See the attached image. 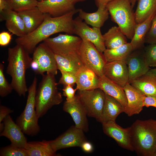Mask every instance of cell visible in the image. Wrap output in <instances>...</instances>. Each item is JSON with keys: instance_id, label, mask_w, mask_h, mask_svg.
<instances>
[{"instance_id": "5b68a950", "label": "cell", "mask_w": 156, "mask_h": 156, "mask_svg": "<svg viewBox=\"0 0 156 156\" xmlns=\"http://www.w3.org/2000/svg\"><path fill=\"white\" fill-rule=\"evenodd\" d=\"M106 8L112 21L116 23L127 38L131 40L136 25L129 0H113Z\"/></svg>"}, {"instance_id": "b9f144b4", "label": "cell", "mask_w": 156, "mask_h": 156, "mask_svg": "<svg viewBox=\"0 0 156 156\" xmlns=\"http://www.w3.org/2000/svg\"><path fill=\"white\" fill-rule=\"evenodd\" d=\"M14 111L6 106L1 105L0 106V123L2 122L5 118Z\"/></svg>"}, {"instance_id": "f35d334b", "label": "cell", "mask_w": 156, "mask_h": 156, "mask_svg": "<svg viewBox=\"0 0 156 156\" xmlns=\"http://www.w3.org/2000/svg\"><path fill=\"white\" fill-rule=\"evenodd\" d=\"M73 87L71 85L65 86L62 89L63 95L66 97V101L67 102H71L75 98V94L77 90L76 88L74 89Z\"/></svg>"}, {"instance_id": "60d3db41", "label": "cell", "mask_w": 156, "mask_h": 156, "mask_svg": "<svg viewBox=\"0 0 156 156\" xmlns=\"http://www.w3.org/2000/svg\"><path fill=\"white\" fill-rule=\"evenodd\" d=\"M143 106L147 107L151 106L156 108V97L153 96L145 95L143 101Z\"/></svg>"}, {"instance_id": "d4e9b609", "label": "cell", "mask_w": 156, "mask_h": 156, "mask_svg": "<svg viewBox=\"0 0 156 156\" xmlns=\"http://www.w3.org/2000/svg\"><path fill=\"white\" fill-rule=\"evenodd\" d=\"M156 12V11L153 13L147 19L141 23L136 24L134 35L130 42L133 50L143 48L146 36Z\"/></svg>"}, {"instance_id": "816d5d0a", "label": "cell", "mask_w": 156, "mask_h": 156, "mask_svg": "<svg viewBox=\"0 0 156 156\" xmlns=\"http://www.w3.org/2000/svg\"><path fill=\"white\" fill-rule=\"evenodd\" d=\"M37 0L38 2H40V1H41L44 0Z\"/></svg>"}, {"instance_id": "4fadbf2b", "label": "cell", "mask_w": 156, "mask_h": 156, "mask_svg": "<svg viewBox=\"0 0 156 156\" xmlns=\"http://www.w3.org/2000/svg\"><path fill=\"white\" fill-rule=\"evenodd\" d=\"M129 74L128 83L146 74L150 69L144 55L143 48L133 50L125 60Z\"/></svg>"}, {"instance_id": "d6986e66", "label": "cell", "mask_w": 156, "mask_h": 156, "mask_svg": "<svg viewBox=\"0 0 156 156\" xmlns=\"http://www.w3.org/2000/svg\"><path fill=\"white\" fill-rule=\"evenodd\" d=\"M1 21H5L8 31L18 37L27 34L25 26L18 12L6 8L0 13Z\"/></svg>"}, {"instance_id": "3957f363", "label": "cell", "mask_w": 156, "mask_h": 156, "mask_svg": "<svg viewBox=\"0 0 156 156\" xmlns=\"http://www.w3.org/2000/svg\"><path fill=\"white\" fill-rule=\"evenodd\" d=\"M134 151L139 155L153 156L156 151V120H136L130 127Z\"/></svg>"}, {"instance_id": "30bf717a", "label": "cell", "mask_w": 156, "mask_h": 156, "mask_svg": "<svg viewBox=\"0 0 156 156\" xmlns=\"http://www.w3.org/2000/svg\"><path fill=\"white\" fill-rule=\"evenodd\" d=\"M73 23L74 34L93 44L100 52H104L106 48L100 28L90 27L79 16L74 19Z\"/></svg>"}, {"instance_id": "681fc988", "label": "cell", "mask_w": 156, "mask_h": 156, "mask_svg": "<svg viewBox=\"0 0 156 156\" xmlns=\"http://www.w3.org/2000/svg\"><path fill=\"white\" fill-rule=\"evenodd\" d=\"M74 4H75V3L79 2H83L85 1L86 0H70Z\"/></svg>"}, {"instance_id": "277c9868", "label": "cell", "mask_w": 156, "mask_h": 156, "mask_svg": "<svg viewBox=\"0 0 156 156\" xmlns=\"http://www.w3.org/2000/svg\"><path fill=\"white\" fill-rule=\"evenodd\" d=\"M55 75L49 73L42 75L37 89L35 109L38 118L42 117L53 106L63 101L62 94L58 91Z\"/></svg>"}, {"instance_id": "603a6c76", "label": "cell", "mask_w": 156, "mask_h": 156, "mask_svg": "<svg viewBox=\"0 0 156 156\" xmlns=\"http://www.w3.org/2000/svg\"><path fill=\"white\" fill-rule=\"evenodd\" d=\"M18 13L23 21L27 34L38 28L43 22L47 14L42 12L37 7Z\"/></svg>"}, {"instance_id": "ffe728a7", "label": "cell", "mask_w": 156, "mask_h": 156, "mask_svg": "<svg viewBox=\"0 0 156 156\" xmlns=\"http://www.w3.org/2000/svg\"><path fill=\"white\" fill-rule=\"evenodd\" d=\"M127 101L124 112L129 116L139 114L142 110L145 95L130 83H127L123 87Z\"/></svg>"}, {"instance_id": "ee69618b", "label": "cell", "mask_w": 156, "mask_h": 156, "mask_svg": "<svg viewBox=\"0 0 156 156\" xmlns=\"http://www.w3.org/2000/svg\"><path fill=\"white\" fill-rule=\"evenodd\" d=\"M81 147L83 151L86 153H91L93 150L92 144L87 141L82 143Z\"/></svg>"}, {"instance_id": "484cf974", "label": "cell", "mask_w": 156, "mask_h": 156, "mask_svg": "<svg viewBox=\"0 0 156 156\" xmlns=\"http://www.w3.org/2000/svg\"><path fill=\"white\" fill-rule=\"evenodd\" d=\"M142 94L156 97V77L146 73L130 83Z\"/></svg>"}, {"instance_id": "1f68e13d", "label": "cell", "mask_w": 156, "mask_h": 156, "mask_svg": "<svg viewBox=\"0 0 156 156\" xmlns=\"http://www.w3.org/2000/svg\"><path fill=\"white\" fill-rule=\"evenodd\" d=\"M133 51L130 42H127L115 48L106 49L103 55L106 62L125 60Z\"/></svg>"}, {"instance_id": "bcb514c9", "label": "cell", "mask_w": 156, "mask_h": 156, "mask_svg": "<svg viewBox=\"0 0 156 156\" xmlns=\"http://www.w3.org/2000/svg\"><path fill=\"white\" fill-rule=\"evenodd\" d=\"M6 8L5 0H0V13L1 12Z\"/></svg>"}, {"instance_id": "d590c367", "label": "cell", "mask_w": 156, "mask_h": 156, "mask_svg": "<svg viewBox=\"0 0 156 156\" xmlns=\"http://www.w3.org/2000/svg\"><path fill=\"white\" fill-rule=\"evenodd\" d=\"M144 55L149 67H156V44H150L144 49Z\"/></svg>"}, {"instance_id": "cb8c5ba5", "label": "cell", "mask_w": 156, "mask_h": 156, "mask_svg": "<svg viewBox=\"0 0 156 156\" xmlns=\"http://www.w3.org/2000/svg\"><path fill=\"white\" fill-rule=\"evenodd\" d=\"M79 16L88 25L92 27L100 28L108 19L109 14L107 8H98L93 13H88L81 9H78Z\"/></svg>"}, {"instance_id": "7bdbcfd3", "label": "cell", "mask_w": 156, "mask_h": 156, "mask_svg": "<svg viewBox=\"0 0 156 156\" xmlns=\"http://www.w3.org/2000/svg\"><path fill=\"white\" fill-rule=\"evenodd\" d=\"M30 67L35 74L41 75L40 65L36 60L32 58L31 64Z\"/></svg>"}, {"instance_id": "74e56055", "label": "cell", "mask_w": 156, "mask_h": 156, "mask_svg": "<svg viewBox=\"0 0 156 156\" xmlns=\"http://www.w3.org/2000/svg\"><path fill=\"white\" fill-rule=\"evenodd\" d=\"M144 42L149 44H156V12L146 36Z\"/></svg>"}, {"instance_id": "8992f818", "label": "cell", "mask_w": 156, "mask_h": 156, "mask_svg": "<svg viewBox=\"0 0 156 156\" xmlns=\"http://www.w3.org/2000/svg\"><path fill=\"white\" fill-rule=\"evenodd\" d=\"M38 79L35 77L32 83L28 88V94L26 104L23 112L16 118V123L23 133L34 136L40 132L38 118L35 109V96Z\"/></svg>"}, {"instance_id": "e0dca14e", "label": "cell", "mask_w": 156, "mask_h": 156, "mask_svg": "<svg viewBox=\"0 0 156 156\" xmlns=\"http://www.w3.org/2000/svg\"><path fill=\"white\" fill-rule=\"evenodd\" d=\"M74 5L70 0H44L38 2L37 7L43 13L56 17L76 10Z\"/></svg>"}, {"instance_id": "8fae6325", "label": "cell", "mask_w": 156, "mask_h": 156, "mask_svg": "<svg viewBox=\"0 0 156 156\" xmlns=\"http://www.w3.org/2000/svg\"><path fill=\"white\" fill-rule=\"evenodd\" d=\"M86 141L84 131L74 126L55 139L49 141L53 150L56 152L62 149L81 147L82 143Z\"/></svg>"}, {"instance_id": "8d00e7d4", "label": "cell", "mask_w": 156, "mask_h": 156, "mask_svg": "<svg viewBox=\"0 0 156 156\" xmlns=\"http://www.w3.org/2000/svg\"><path fill=\"white\" fill-rule=\"evenodd\" d=\"M61 76L58 83L64 86L71 85L73 86L77 81L76 75L72 73L63 70L60 71Z\"/></svg>"}, {"instance_id": "7c38bea8", "label": "cell", "mask_w": 156, "mask_h": 156, "mask_svg": "<svg viewBox=\"0 0 156 156\" xmlns=\"http://www.w3.org/2000/svg\"><path fill=\"white\" fill-rule=\"evenodd\" d=\"M33 53L32 58L38 62L42 75L45 72L55 75L57 74L55 54L46 44L43 42L40 44Z\"/></svg>"}, {"instance_id": "83f0119b", "label": "cell", "mask_w": 156, "mask_h": 156, "mask_svg": "<svg viewBox=\"0 0 156 156\" xmlns=\"http://www.w3.org/2000/svg\"><path fill=\"white\" fill-rule=\"evenodd\" d=\"M25 148L28 156H57L53 150L49 141L42 140L27 142Z\"/></svg>"}, {"instance_id": "2e32d148", "label": "cell", "mask_w": 156, "mask_h": 156, "mask_svg": "<svg viewBox=\"0 0 156 156\" xmlns=\"http://www.w3.org/2000/svg\"><path fill=\"white\" fill-rule=\"evenodd\" d=\"M63 110L71 116L77 128L87 132L88 124L86 109L78 95H76L74 100L70 102H64Z\"/></svg>"}, {"instance_id": "f546056e", "label": "cell", "mask_w": 156, "mask_h": 156, "mask_svg": "<svg viewBox=\"0 0 156 156\" xmlns=\"http://www.w3.org/2000/svg\"><path fill=\"white\" fill-rule=\"evenodd\" d=\"M103 36L107 49L115 48L127 43V37L118 26L112 27Z\"/></svg>"}, {"instance_id": "7402d4cb", "label": "cell", "mask_w": 156, "mask_h": 156, "mask_svg": "<svg viewBox=\"0 0 156 156\" xmlns=\"http://www.w3.org/2000/svg\"><path fill=\"white\" fill-rule=\"evenodd\" d=\"M99 88L118 101L124 107L127 103L126 96L123 87L112 82L104 75L100 77Z\"/></svg>"}, {"instance_id": "d6a6232c", "label": "cell", "mask_w": 156, "mask_h": 156, "mask_svg": "<svg viewBox=\"0 0 156 156\" xmlns=\"http://www.w3.org/2000/svg\"><path fill=\"white\" fill-rule=\"evenodd\" d=\"M5 0L6 8L17 12L25 11L36 7L38 2L37 0Z\"/></svg>"}, {"instance_id": "c3c4849f", "label": "cell", "mask_w": 156, "mask_h": 156, "mask_svg": "<svg viewBox=\"0 0 156 156\" xmlns=\"http://www.w3.org/2000/svg\"><path fill=\"white\" fill-rule=\"evenodd\" d=\"M129 0L131 3L132 7V8H133L134 7L135 5V4L138 1V0Z\"/></svg>"}, {"instance_id": "5bb4252c", "label": "cell", "mask_w": 156, "mask_h": 156, "mask_svg": "<svg viewBox=\"0 0 156 156\" xmlns=\"http://www.w3.org/2000/svg\"><path fill=\"white\" fill-rule=\"evenodd\" d=\"M102 124L105 134L114 139L122 148L134 151L131 142L130 127L123 128L115 121H109Z\"/></svg>"}, {"instance_id": "9a60e30c", "label": "cell", "mask_w": 156, "mask_h": 156, "mask_svg": "<svg viewBox=\"0 0 156 156\" xmlns=\"http://www.w3.org/2000/svg\"><path fill=\"white\" fill-rule=\"evenodd\" d=\"M103 74L108 79L123 88L128 83V71L125 60L106 62Z\"/></svg>"}, {"instance_id": "f1b7e54d", "label": "cell", "mask_w": 156, "mask_h": 156, "mask_svg": "<svg viewBox=\"0 0 156 156\" xmlns=\"http://www.w3.org/2000/svg\"><path fill=\"white\" fill-rule=\"evenodd\" d=\"M58 70L76 75L79 70L84 66L79 55L64 57L55 54Z\"/></svg>"}, {"instance_id": "f907efd6", "label": "cell", "mask_w": 156, "mask_h": 156, "mask_svg": "<svg viewBox=\"0 0 156 156\" xmlns=\"http://www.w3.org/2000/svg\"><path fill=\"white\" fill-rule=\"evenodd\" d=\"M153 156H156V151L153 155Z\"/></svg>"}, {"instance_id": "e575fe53", "label": "cell", "mask_w": 156, "mask_h": 156, "mask_svg": "<svg viewBox=\"0 0 156 156\" xmlns=\"http://www.w3.org/2000/svg\"><path fill=\"white\" fill-rule=\"evenodd\" d=\"M4 66L0 64V96L2 97H5L11 93L13 90L11 84L5 78L4 73Z\"/></svg>"}, {"instance_id": "4dcf8cb0", "label": "cell", "mask_w": 156, "mask_h": 156, "mask_svg": "<svg viewBox=\"0 0 156 156\" xmlns=\"http://www.w3.org/2000/svg\"><path fill=\"white\" fill-rule=\"evenodd\" d=\"M134 12L136 24L141 23L156 11V0H138Z\"/></svg>"}, {"instance_id": "f6af8a7d", "label": "cell", "mask_w": 156, "mask_h": 156, "mask_svg": "<svg viewBox=\"0 0 156 156\" xmlns=\"http://www.w3.org/2000/svg\"><path fill=\"white\" fill-rule=\"evenodd\" d=\"M113 0H94L95 4L98 8H105L107 4Z\"/></svg>"}, {"instance_id": "ab89813d", "label": "cell", "mask_w": 156, "mask_h": 156, "mask_svg": "<svg viewBox=\"0 0 156 156\" xmlns=\"http://www.w3.org/2000/svg\"><path fill=\"white\" fill-rule=\"evenodd\" d=\"M9 31H3L0 33V45L1 47H5L8 45L12 39V34Z\"/></svg>"}, {"instance_id": "6da1fadb", "label": "cell", "mask_w": 156, "mask_h": 156, "mask_svg": "<svg viewBox=\"0 0 156 156\" xmlns=\"http://www.w3.org/2000/svg\"><path fill=\"white\" fill-rule=\"evenodd\" d=\"M78 12V9H76L56 17L47 14L43 22L38 28L25 36L18 37L15 42L31 54L33 53L39 43L53 34L60 32L74 34L73 17Z\"/></svg>"}, {"instance_id": "7dc6e473", "label": "cell", "mask_w": 156, "mask_h": 156, "mask_svg": "<svg viewBox=\"0 0 156 156\" xmlns=\"http://www.w3.org/2000/svg\"><path fill=\"white\" fill-rule=\"evenodd\" d=\"M146 73L156 77V67L154 68L150 69Z\"/></svg>"}, {"instance_id": "4316f807", "label": "cell", "mask_w": 156, "mask_h": 156, "mask_svg": "<svg viewBox=\"0 0 156 156\" xmlns=\"http://www.w3.org/2000/svg\"><path fill=\"white\" fill-rule=\"evenodd\" d=\"M124 107L118 101L105 94V103L101 123L115 121L117 117L120 113L124 112Z\"/></svg>"}, {"instance_id": "836d02e7", "label": "cell", "mask_w": 156, "mask_h": 156, "mask_svg": "<svg viewBox=\"0 0 156 156\" xmlns=\"http://www.w3.org/2000/svg\"><path fill=\"white\" fill-rule=\"evenodd\" d=\"M0 156H28L25 148L10 144L1 148Z\"/></svg>"}, {"instance_id": "44dd1931", "label": "cell", "mask_w": 156, "mask_h": 156, "mask_svg": "<svg viewBox=\"0 0 156 156\" xmlns=\"http://www.w3.org/2000/svg\"><path fill=\"white\" fill-rule=\"evenodd\" d=\"M76 75L77 90H88L99 88V77L85 65L79 70Z\"/></svg>"}, {"instance_id": "52a82bcc", "label": "cell", "mask_w": 156, "mask_h": 156, "mask_svg": "<svg viewBox=\"0 0 156 156\" xmlns=\"http://www.w3.org/2000/svg\"><path fill=\"white\" fill-rule=\"evenodd\" d=\"M82 41L79 36L66 34L49 37L43 42L55 54L67 57L79 55V51Z\"/></svg>"}, {"instance_id": "7a4b0ae2", "label": "cell", "mask_w": 156, "mask_h": 156, "mask_svg": "<svg viewBox=\"0 0 156 156\" xmlns=\"http://www.w3.org/2000/svg\"><path fill=\"white\" fill-rule=\"evenodd\" d=\"M29 53L21 45L16 44L8 49L6 73L12 78L11 84L20 96L25 97L28 92L25 73L32 60Z\"/></svg>"}, {"instance_id": "ba28073f", "label": "cell", "mask_w": 156, "mask_h": 156, "mask_svg": "<svg viewBox=\"0 0 156 156\" xmlns=\"http://www.w3.org/2000/svg\"><path fill=\"white\" fill-rule=\"evenodd\" d=\"M84 107L87 115L101 122L105 101V94L98 88L93 90L79 91L78 94Z\"/></svg>"}, {"instance_id": "9c48e42d", "label": "cell", "mask_w": 156, "mask_h": 156, "mask_svg": "<svg viewBox=\"0 0 156 156\" xmlns=\"http://www.w3.org/2000/svg\"><path fill=\"white\" fill-rule=\"evenodd\" d=\"M79 56L84 65L94 71L99 77L103 75V69L106 62L103 54L94 44L82 39L79 49Z\"/></svg>"}, {"instance_id": "ac0fdd59", "label": "cell", "mask_w": 156, "mask_h": 156, "mask_svg": "<svg viewBox=\"0 0 156 156\" xmlns=\"http://www.w3.org/2000/svg\"><path fill=\"white\" fill-rule=\"evenodd\" d=\"M4 128L0 133V136L8 138L11 144L25 148L27 142L24 133L18 125L15 123L9 114L4 119Z\"/></svg>"}]
</instances>
